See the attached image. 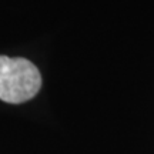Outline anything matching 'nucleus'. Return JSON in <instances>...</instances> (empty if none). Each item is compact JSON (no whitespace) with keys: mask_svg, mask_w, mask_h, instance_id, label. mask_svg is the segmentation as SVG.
I'll use <instances>...</instances> for the list:
<instances>
[{"mask_svg":"<svg viewBox=\"0 0 154 154\" xmlns=\"http://www.w3.org/2000/svg\"><path fill=\"white\" fill-rule=\"evenodd\" d=\"M42 87V74L27 59L0 56V100L20 104L33 99Z\"/></svg>","mask_w":154,"mask_h":154,"instance_id":"obj_1","label":"nucleus"}]
</instances>
